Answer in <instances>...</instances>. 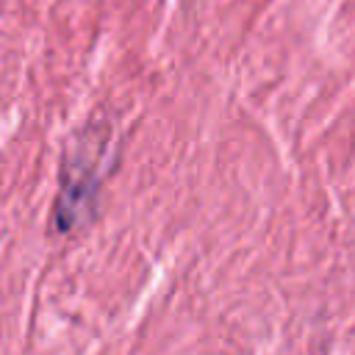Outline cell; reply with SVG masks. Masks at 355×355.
<instances>
[{"label":"cell","mask_w":355,"mask_h":355,"mask_svg":"<svg viewBox=\"0 0 355 355\" xmlns=\"http://www.w3.org/2000/svg\"><path fill=\"white\" fill-rule=\"evenodd\" d=\"M108 153V128L89 125L72 139L61 164V189L53 202V230H75L94 208V194L103 183V158Z\"/></svg>","instance_id":"obj_1"}]
</instances>
